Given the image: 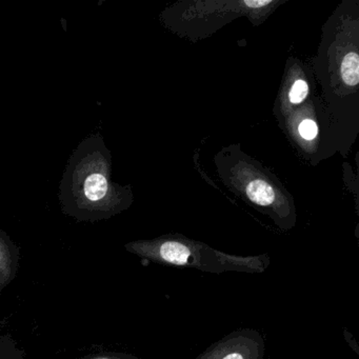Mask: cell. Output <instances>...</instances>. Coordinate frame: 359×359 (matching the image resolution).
I'll return each mask as SVG.
<instances>
[{"instance_id": "6da1fadb", "label": "cell", "mask_w": 359, "mask_h": 359, "mask_svg": "<svg viewBox=\"0 0 359 359\" xmlns=\"http://www.w3.org/2000/svg\"><path fill=\"white\" fill-rule=\"evenodd\" d=\"M110 151L100 134L81 140L69 157L60 182L62 211L79 219L110 217L128 207L127 188L111 180Z\"/></svg>"}, {"instance_id": "7a4b0ae2", "label": "cell", "mask_w": 359, "mask_h": 359, "mask_svg": "<svg viewBox=\"0 0 359 359\" xmlns=\"http://www.w3.org/2000/svg\"><path fill=\"white\" fill-rule=\"evenodd\" d=\"M129 250L144 259L161 266L177 269H194L211 274L226 272L262 274L270 266L266 254L237 256L224 253L198 241L180 235H170L149 241H137L128 245Z\"/></svg>"}, {"instance_id": "3957f363", "label": "cell", "mask_w": 359, "mask_h": 359, "mask_svg": "<svg viewBox=\"0 0 359 359\" xmlns=\"http://www.w3.org/2000/svg\"><path fill=\"white\" fill-rule=\"evenodd\" d=\"M266 341L257 330L231 332L205 348L195 359H264Z\"/></svg>"}, {"instance_id": "277c9868", "label": "cell", "mask_w": 359, "mask_h": 359, "mask_svg": "<svg viewBox=\"0 0 359 359\" xmlns=\"http://www.w3.org/2000/svg\"><path fill=\"white\" fill-rule=\"evenodd\" d=\"M247 194L253 203L262 207L272 205L276 199L272 187L260 180H254L248 184Z\"/></svg>"}, {"instance_id": "5b68a950", "label": "cell", "mask_w": 359, "mask_h": 359, "mask_svg": "<svg viewBox=\"0 0 359 359\" xmlns=\"http://www.w3.org/2000/svg\"><path fill=\"white\" fill-rule=\"evenodd\" d=\"M341 77L346 85L355 87L359 83V56L350 52L344 56L341 62Z\"/></svg>"}, {"instance_id": "8992f818", "label": "cell", "mask_w": 359, "mask_h": 359, "mask_svg": "<svg viewBox=\"0 0 359 359\" xmlns=\"http://www.w3.org/2000/svg\"><path fill=\"white\" fill-rule=\"evenodd\" d=\"M308 83H306V81H302V79H299V81L294 83L291 91H290V100H291L292 104H300V102H302L306 100V96H308Z\"/></svg>"}, {"instance_id": "52a82bcc", "label": "cell", "mask_w": 359, "mask_h": 359, "mask_svg": "<svg viewBox=\"0 0 359 359\" xmlns=\"http://www.w3.org/2000/svg\"><path fill=\"white\" fill-rule=\"evenodd\" d=\"M299 134L306 140H312L318 134V127L312 119H304L299 126Z\"/></svg>"}, {"instance_id": "ba28073f", "label": "cell", "mask_w": 359, "mask_h": 359, "mask_svg": "<svg viewBox=\"0 0 359 359\" xmlns=\"http://www.w3.org/2000/svg\"><path fill=\"white\" fill-rule=\"evenodd\" d=\"M271 1H245V5L252 9H257V8L264 7V6L270 5Z\"/></svg>"}, {"instance_id": "9c48e42d", "label": "cell", "mask_w": 359, "mask_h": 359, "mask_svg": "<svg viewBox=\"0 0 359 359\" xmlns=\"http://www.w3.org/2000/svg\"><path fill=\"white\" fill-rule=\"evenodd\" d=\"M132 357L131 356H129L128 357V358H125V359H131ZM98 359H109V358H98Z\"/></svg>"}]
</instances>
